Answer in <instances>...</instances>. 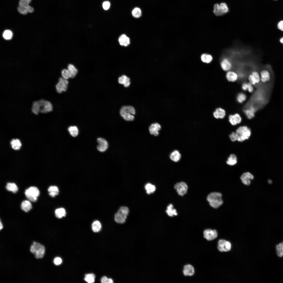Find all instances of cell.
Returning a JSON list of instances; mask_svg holds the SVG:
<instances>
[{
  "mask_svg": "<svg viewBox=\"0 0 283 283\" xmlns=\"http://www.w3.org/2000/svg\"><path fill=\"white\" fill-rule=\"evenodd\" d=\"M221 193L213 192L210 193L208 196L207 200L210 206L214 208H217L223 203Z\"/></svg>",
  "mask_w": 283,
  "mask_h": 283,
  "instance_id": "cell-1",
  "label": "cell"
},
{
  "mask_svg": "<svg viewBox=\"0 0 283 283\" xmlns=\"http://www.w3.org/2000/svg\"><path fill=\"white\" fill-rule=\"evenodd\" d=\"M120 112L121 116L126 120L130 121L134 119V117L132 114H135V110L133 107L123 106L121 108Z\"/></svg>",
  "mask_w": 283,
  "mask_h": 283,
  "instance_id": "cell-2",
  "label": "cell"
},
{
  "mask_svg": "<svg viewBox=\"0 0 283 283\" xmlns=\"http://www.w3.org/2000/svg\"><path fill=\"white\" fill-rule=\"evenodd\" d=\"M129 212V210L127 207L124 206L120 207L115 215L114 219L115 221L119 224L124 223Z\"/></svg>",
  "mask_w": 283,
  "mask_h": 283,
  "instance_id": "cell-3",
  "label": "cell"
},
{
  "mask_svg": "<svg viewBox=\"0 0 283 283\" xmlns=\"http://www.w3.org/2000/svg\"><path fill=\"white\" fill-rule=\"evenodd\" d=\"M236 132L238 136L237 141L240 142L248 139L251 134V129L246 126L240 127L237 129Z\"/></svg>",
  "mask_w": 283,
  "mask_h": 283,
  "instance_id": "cell-4",
  "label": "cell"
},
{
  "mask_svg": "<svg viewBox=\"0 0 283 283\" xmlns=\"http://www.w3.org/2000/svg\"><path fill=\"white\" fill-rule=\"evenodd\" d=\"M30 251L35 254L36 258H41L43 256L45 248L43 246L39 243L34 242L31 246Z\"/></svg>",
  "mask_w": 283,
  "mask_h": 283,
  "instance_id": "cell-5",
  "label": "cell"
},
{
  "mask_svg": "<svg viewBox=\"0 0 283 283\" xmlns=\"http://www.w3.org/2000/svg\"><path fill=\"white\" fill-rule=\"evenodd\" d=\"M26 198L30 201L35 202L39 195L40 192L38 188L35 187H31L26 189L25 192Z\"/></svg>",
  "mask_w": 283,
  "mask_h": 283,
  "instance_id": "cell-6",
  "label": "cell"
},
{
  "mask_svg": "<svg viewBox=\"0 0 283 283\" xmlns=\"http://www.w3.org/2000/svg\"><path fill=\"white\" fill-rule=\"evenodd\" d=\"M40 107V112L42 113H46L52 111V105L51 103L47 101L41 99L39 101Z\"/></svg>",
  "mask_w": 283,
  "mask_h": 283,
  "instance_id": "cell-7",
  "label": "cell"
},
{
  "mask_svg": "<svg viewBox=\"0 0 283 283\" xmlns=\"http://www.w3.org/2000/svg\"><path fill=\"white\" fill-rule=\"evenodd\" d=\"M68 81L63 77L59 78V81L56 86L57 92L59 93L65 91L67 90Z\"/></svg>",
  "mask_w": 283,
  "mask_h": 283,
  "instance_id": "cell-8",
  "label": "cell"
},
{
  "mask_svg": "<svg viewBox=\"0 0 283 283\" xmlns=\"http://www.w3.org/2000/svg\"><path fill=\"white\" fill-rule=\"evenodd\" d=\"M174 188L176 190L178 194L182 196L186 193L188 187L185 183L181 182L175 185Z\"/></svg>",
  "mask_w": 283,
  "mask_h": 283,
  "instance_id": "cell-9",
  "label": "cell"
},
{
  "mask_svg": "<svg viewBox=\"0 0 283 283\" xmlns=\"http://www.w3.org/2000/svg\"><path fill=\"white\" fill-rule=\"evenodd\" d=\"M217 248L220 252L228 251L231 250V244L229 241L224 240H220L218 242Z\"/></svg>",
  "mask_w": 283,
  "mask_h": 283,
  "instance_id": "cell-10",
  "label": "cell"
},
{
  "mask_svg": "<svg viewBox=\"0 0 283 283\" xmlns=\"http://www.w3.org/2000/svg\"><path fill=\"white\" fill-rule=\"evenodd\" d=\"M204 237L208 241H211L216 238L217 236V233L215 230L210 229L205 230L203 232Z\"/></svg>",
  "mask_w": 283,
  "mask_h": 283,
  "instance_id": "cell-11",
  "label": "cell"
},
{
  "mask_svg": "<svg viewBox=\"0 0 283 283\" xmlns=\"http://www.w3.org/2000/svg\"><path fill=\"white\" fill-rule=\"evenodd\" d=\"M254 176L250 173L246 172L243 173L240 177L242 183L247 186L250 184L251 180L254 179Z\"/></svg>",
  "mask_w": 283,
  "mask_h": 283,
  "instance_id": "cell-12",
  "label": "cell"
},
{
  "mask_svg": "<svg viewBox=\"0 0 283 283\" xmlns=\"http://www.w3.org/2000/svg\"><path fill=\"white\" fill-rule=\"evenodd\" d=\"M99 144L97 146L98 150L101 152H103L107 149L108 147V144L107 141L105 139L99 138L97 140Z\"/></svg>",
  "mask_w": 283,
  "mask_h": 283,
  "instance_id": "cell-13",
  "label": "cell"
},
{
  "mask_svg": "<svg viewBox=\"0 0 283 283\" xmlns=\"http://www.w3.org/2000/svg\"><path fill=\"white\" fill-rule=\"evenodd\" d=\"M228 119L229 122L233 126L240 124L242 120L241 116L238 113L230 115Z\"/></svg>",
  "mask_w": 283,
  "mask_h": 283,
  "instance_id": "cell-14",
  "label": "cell"
},
{
  "mask_svg": "<svg viewBox=\"0 0 283 283\" xmlns=\"http://www.w3.org/2000/svg\"><path fill=\"white\" fill-rule=\"evenodd\" d=\"M221 67L225 71L230 70L232 67V64L229 60L227 58H224L220 63Z\"/></svg>",
  "mask_w": 283,
  "mask_h": 283,
  "instance_id": "cell-15",
  "label": "cell"
},
{
  "mask_svg": "<svg viewBox=\"0 0 283 283\" xmlns=\"http://www.w3.org/2000/svg\"><path fill=\"white\" fill-rule=\"evenodd\" d=\"M161 126L157 123L152 124L149 127V129L151 134L157 136L159 134V131L161 129Z\"/></svg>",
  "mask_w": 283,
  "mask_h": 283,
  "instance_id": "cell-16",
  "label": "cell"
},
{
  "mask_svg": "<svg viewBox=\"0 0 283 283\" xmlns=\"http://www.w3.org/2000/svg\"><path fill=\"white\" fill-rule=\"evenodd\" d=\"M226 77L228 81L232 82L236 81L238 77V75L236 73L230 70L227 72Z\"/></svg>",
  "mask_w": 283,
  "mask_h": 283,
  "instance_id": "cell-17",
  "label": "cell"
},
{
  "mask_svg": "<svg viewBox=\"0 0 283 283\" xmlns=\"http://www.w3.org/2000/svg\"><path fill=\"white\" fill-rule=\"evenodd\" d=\"M260 80L264 83L269 81L270 79V75L269 71L266 69H263L260 72Z\"/></svg>",
  "mask_w": 283,
  "mask_h": 283,
  "instance_id": "cell-18",
  "label": "cell"
},
{
  "mask_svg": "<svg viewBox=\"0 0 283 283\" xmlns=\"http://www.w3.org/2000/svg\"><path fill=\"white\" fill-rule=\"evenodd\" d=\"M226 115V112L225 110L220 107L216 108L213 113L214 117L217 119L224 118Z\"/></svg>",
  "mask_w": 283,
  "mask_h": 283,
  "instance_id": "cell-19",
  "label": "cell"
},
{
  "mask_svg": "<svg viewBox=\"0 0 283 283\" xmlns=\"http://www.w3.org/2000/svg\"><path fill=\"white\" fill-rule=\"evenodd\" d=\"M194 269L193 266L191 265L187 264L184 267L183 273L185 276H192L194 273Z\"/></svg>",
  "mask_w": 283,
  "mask_h": 283,
  "instance_id": "cell-20",
  "label": "cell"
},
{
  "mask_svg": "<svg viewBox=\"0 0 283 283\" xmlns=\"http://www.w3.org/2000/svg\"><path fill=\"white\" fill-rule=\"evenodd\" d=\"M118 41L119 44L122 46H127L130 43L129 38L124 34L121 35L118 39Z\"/></svg>",
  "mask_w": 283,
  "mask_h": 283,
  "instance_id": "cell-21",
  "label": "cell"
},
{
  "mask_svg": "<svg viewBox=\"0 0 283 283\" xmlns=\"http://www.w3.org/2000/svg\"><path fill=\"white\" fill-rule=\"evenodd\" d=\"M130 79L125 75H123L119 77L118 79L119 83L121 84H123L125 87H128L130 85Z\"/></svg>",
  "mask_w": 283,
  "mask_h": 283,
  "instance_id": "cell-22",
  "label": "cell"
},
{
  "mask_svg": "<svg viewBox=\"0 0 283 283\" xmlns=\"http://www.w3.org/2000/svg\"><path fill=\"white\" fill-rule=\"evenodd\" d=\"M21 208L22 210L24 211L28 212L31 209L32 204L29 201L25 200L22 203Z\"/></svg>",
  "mask_w": 283,
  "mask_h": 283,
  "instance_id": "cell-23",
  "label": "cell"
},
{
  "mask_svg": "<svg viewBox=\"0 0 283 283\" xmlns=\"http://www.w3.org/2000/svg\"><path fill=\"white\" fill-rule=\"evenodd\" d=\"M49 194L52 197H54L58 194L59 190L58 187L56 186H52L49 187L48 190Z\"/></svg>",
  "mask_w": 283,
  "mask_h": 283,
  "instance_id": "cell-24",
  "label": "cell"
},
{
  "mask_svg": "<svg viewBox=\"0 0 283 283\" xmlns=\"http://www.w3.org/2000/svg\"><path fill=\"white\" fill-rule=\"evenodd\" d=\"M237 162V157L235 155L233 154H231L230 155L226 161L227 164L230 166L234 165Z\"/></svg>",
  "mask_w": 283,
  "mask_h": 283,
  "instance_id": "cell-25",
  "label": "cell"
},
{
  "mask_svg": "<svg viewBox=\"0 0 283 283\" xmlns=\"http://www.w3.org/2000/svg\"><path fill=\"white\" fill-rule=\"evenodd\" d=\"M67 69L70 73L71 78L75 77L78 73V71L74 66L72 64H69L68 66Z\"/></svg>",
  "mask_w": 283,
  "mask_h": 283,
  "instance_id": "cell-26",
  "label": "cell"
},
{
  "mask_svg": "<svg viewBox=\"0 0 283 283\" xmlns=\"http://www.w3.org/2000/svg\"><path fill=\"white\" fill-rule=\"evenodd\" d=\"M166 212L168 215L170 216H173L174 215H177V214L176 210L173 208V206L171 204H170L167 206Z\"/></svg>",
  "mask_w": 283,
  "mask_h": 283,
  "instance_id": "cell-27",
  "label": "cell"
},
{
  "mask_svg": "<svg viewBox=\"0 0 283 283\" xmlns=\"http://www.w3.org/2000/svg\"><path fill=\"white\" fill-rule=\"evenodd\" d=\"M170 157L173 161L177 162L180 160L181 155L178 151L175 150L171 154Z\"/></svg>",
  "mask_w": 283,
  "mask_h": 283,
  "instance_id": "cell-28",
  "label": "cell"
},
{
  "mask_svg": "<svg viewBox=\"0 0 283 283\" xmlns=\"http://www.w3.org/2000/svg\"><path fill=\"white\" fill-rule=\"evenodd\" d=\"M56 217L58 218H61L64 217L66 214L65 209L63 208H60L56 209L55 212Z\"/></svg>",
  "mask_w": 283,
  "mask_h": 283,
  "instance_id": "cell-29",
  "label": "cell"
},
{
  "mask_svg": "<svg viewBox=\"0 0 283 283\" xmlns=\"http://www.w3.org/2000/svg\"><path fill=\"white\" fill-rule=\"evenodd\" d=\"M6 188L8 191H11L14 193L17 192L18 189L17 186L14 183H8Z\"/></svg>",
  "mask_w": 283,
  "mask_h": 283,
  "instance_id": "cell-30",
  "label": "cell"
},
{
  "mask_svg": "<svg viewBox=\"0 0 283 283\" xmlns=\"http://www.w3.org/2000/svg\"><path fill=\"white\" fill-rule=\"evenodd\" d=\"M40 107L39 101H34L32 104L31 108L32 112L35 115H37L40 112Z\"/></svg>",
  "mask_w": 283,
  "mask_h": 283,
  "instance_id": "cell-31",
  "label": "cell"
},
{
  "mask_svg": "<svg viewBox=\"0 0 283 283\" xmlns=\"http://www.w3.org/2000/svg\"><path fill=\"white\" fill-rule=\"evenodd\" d=\"M10 143L12 148L15 150L19 149L21 146L20 141L18 139H12Z\"/></svg>",
  "mask_w": 283,
  "mask_h": 283,
  "instance_id": "cell-32",
  "label": "cell"
},
{
  "mask_svg": "<svg viewBox=\"0 0 283 283\" xmlns=\"http://www.w3.org/2000/svg\"><path fill=\"white\" fill-rule=\"evenodd\" d=\"M276 250L277 255L280 257H283V242L277 244Z\"/></svg>",
  "mask_w": 283,
  "mask_h": 283,
  "instance_id": "cell-33",
  "label": "cell"
},
{
  "mask_svg": "<svg viewBox=\"0 0 283 283\" xmlns=\"http://www.w3.org/2000/svg\"><path fill=\"white\" fill-rule=\"evenodd\" d=\"M201 59L203 62L206 63H210L213 59L212 56L208 54H203L201 56Z\"/></svg>",
  "mask_w": 283,
  "mask_h": 283,
  "instance_id": "cell-34",
  "label": "cell"
},
{
  "mask_svg": "<svg viewBox=\"0 0 283 283\" xmlns=\"http://www.w3.org/2000/svg\"><path fill=\"white\" fill-rule=\"evenodd\" d=\"M101 225L100 222L98 221H94L92 225V231L94 232H97L101 229Z\"/></svg>",
  "mask_w": 283,
  "mask_h": 283,
  "instance_id": "cell-35",
  "label": "cell"
},
{
  "mask_svg": "<svg viewBox=\"0 0 283 283\" xmlns=\"http://www.w3.org/2000/svg\"><path fill=\"white\" fill-rule=\"evenodd\" d=\"M244 112L246 115L249 119H251L254 116V109L253 107H251L245 109Z\"/></svg>",
  "mask_w": 283,
  "mask_h": 283,
  "instance_id": "cell-36",
  "label": "cell"
},
{
  "mask_svg": "<svg viewBox=\"0 0 283 283\" xmlns=\"http://www.w3.org/2000/svg\"><path fill=\"white\" fill-rule=\"evenodd\" d=\"M68 130L70 134L73 137H76L78 134V129L75 126L69 127L68 128Z\"/></svg>",
  "mask_w": 283,
  "mask_h": 283,
  "instance_id": "cell-37",
  "label": "cell"
},
{
  "mask_svg": "<svg viewBox=\"0 0 283 283\" xmlns=\"http://www.w3.org/2000/svg\"><path fill=\"white\" fill-rule=\"evenodd\" d=\"M145 189L146 191V193L148 194L153 193L156 190L155 186L151 184L148 183L145 186Z\"/></svg>",
  "mask_w": 283,
  "mask_h": 283,
  "instance_id": "cell-38",
  "label": "cell"
},
{
  "mask_svg": "<svg viewBox=\"0 0 283 283\" xmlns=\"http://www.w3.org/2000/svg\"><path fill=\"white\" fill-rule=\"evenodd\" d=\"M95 276L93 273L85 275L84 280L89 283H92L95 281Z\"/></svg>",
  "mask_w": 283,
  "mask_h": 283,
  "instance_id": "cell-39",
  "label": "cell"
},
{
  "mask_svg": "<svg viewBox=\"0 0 283 283\" xmlns=\"http://www.w3.org/2000/svg\"><path fill=\"white\" fill-rule=\"evenodd\" d=\"M213 12L217 16H220L224 14L221 11L220 5L218 4L214 5Z\"/></svg>",
  "mask_w": 283,
  "mask_h": 283,
  "instance_id": "cell-40",
  "label": "cell"
},
{
  "mask_svg": "<svg viewBox=\"0 0 283 283\" xmlns=\"http://www.w3.org/2000/svg\"><path fill=\"white\" fill-rule=\"evenodd\" d=\"M13 36V33L12 31L9 30H5L3 34V38L6 40H9L11 39Z\"/></svg>",
  "mask_w": 283,
  "mask_h": 283,
  "instance_id": "cell-41",
  "label": "cell"
},
{
  "mask_svg": "<svg viewBox=\"0 0 283 283\" xmlns=\"http://www.w3.org/2000/svg\"><path fill=\"white\" fill-rule=\"evenodd\" d=\"M247 98L246 95L243 93H240L237 95V99L240 103H242L245 101Z\"/></svg>",
  "mask_w": 283,
  "mask_h": 283,
  "instance_id": "cell-42",
  "label": "cell"
},
{
  "mask_svg": "<svg viewBox=\"0 0 283 283\" xmlns=\"http://www.w3.org/2000/svg\"><path fill=\"white\" fill-rule=\"evenodd\" d=\"M132 14L134 17L136 18H139L141 15V10L138 8H135L133 10Z\"/></svg>",
  "mask_w": 283,
  "mask_h": 283,
  "instance_id": "cell-43",
  "label": "cell"
},
{
  "mask_svg": "<svg viewBox=\"0 0 283 283\" xmlns=\"http://www.w3.org/2000/svg\"><path fill=\"white\" fill-rule=\"evenodd\" d=\"M61 74L62 77L65 79L67 80L71 78L70 73L68 69H63L62 71Z\"/></svg>",
  "mask_w": 283,
  "mask_h": 283,
  "instance_id": "cell-44",
  "label": "cell"
},
{
  "mask_svg": "<svg viewBox=\"0 0 283 283\" xmlns=\"http://www.w3.org/2000/svg\"><path fill=\"white\" fill-rule=\"evenodd\" d=\"M220 6L221 11L224 14L228 12V9L226 3H222L220 4Z\"/></svg>",
  "mask_w": 283,
  "mask_h": 283,
  "instance_id": "cell-45",
  "label": "cell"
},
{
  "mask_svg": "<svg viewBox=\"0 0 283 283\" xmlns=\"http://www.w3.org/2000/svg\"><path fill=\"white\" fill-rule=\"evenodd\" d=\"M28 6L26 7H24L19 6L18 7V10L19 12L21 14H26L29 12L27 8Z\"/></svg>",
  "mask_w": 283,
  "mask_h": 283,
  "instance_id": "cell-46",
  "label": "cell"
},
{
  "mask_svg": "<svg viewBox=\"0 0 283 283\" xmlns=\"http://www.w3.org/2000/svg\"><path fill=\"white\" fill-rule=\"evenodd\" d=\"M31 0H20L19 2V6L26 7L28 6Z\"/></svg>",
  "mask_w": 283,
  "mask_h": 283,
  "instance_id": "cell-47",
  "label": "cell"
},
{
  "mask_svg": "<svg viewBox=\"0 0 283 283\" xmlns=\"http://www.w3.org/2000/svg\"><path fill=\"white\" fill-rule=\"evenodd\" d=\"M251 74L255 79L256 83H258L260 80V77L257 71H254Z\"/></svg>",
  "mask_w": 283,
  "mask_h": 283,
  "instance_id": "cell-48",
  "label": "cell"
},
{
  "mask_svg": "<svg viewBox=\"0 0 283 283\" xmlns=\"http://www.w3.org/2000/svg\"><path fill=\"white\" fill-rule=\"evenodd\" d=\"M231 141L234 142L237 141L238 136L236 132H233L229 135Z\"/></svg>",
  "mask_w": 283,
  "mask_h": 283,
  "instance_id": "cell-49",
  "label": "cell"
},
{
  "mask_svg": "<svg viewBox=\"0 0 283 283\" xmlns=\"http://www.w3.org/2000/svg\"><path fill=\"white\" fill-rule=\"evenodd\" d=\"M101 282L102 283H112L113 280L111 278H108L106 276L103 277L101 279Z\"/></svg>",
  "mask_w": 283,
  "mask_h": 283,
  "instance_id": "cell-50",
  "label": "cell"
},
{
  "mask_svg": "<svg viewBox=\"0 0 283 283\" xmlns=\"http://www.w3.org/2000/svg\"><path fill=\"white\" fill-rule=\"evenodd\" d=\"M248 79L249 83L252 85H254L256 84L255 79L251 74L249 75Z\"/></svg>",
  "mask_w": 283,
  "mask_h": 283,
  "instance_id": "cell-51",
  "label": "cell"
},
{
  "mask_svg": "<svg viewBox=\"0 0 283 283\" xmlns=\"http://www.w3.org/2000/svg\"><path fill=\"white\" fill-rule=\"evenodd\" d=\"M102 6L104 9L105 10H107L110 7V3L108 1H105L103 3Z\"/></svg>",
  "mask_w": 283,
  "mask_h": 283,
  "instance_id": "cell-52",
  "label": "cell"
},
{
  "mask_svg": "<svg viewBox=\"0 0 283 283\" xmlns=\"http://www.w3.org/2000/svg\"><path fill=\"white\" fill-rule=\"evenodd\" d=\"M62 259L60 257H57L55 258L54 260V263L56 265H59L61 264L62 262Z\"/></svg>",
  "mask_w": 283,
  "mask_h": 283,
  "instance_id": "cell-53",
  "label": "cell"
},
{
  "mask_svg": "<svg viewBox=\"0 0 283 283\" xmlns=\"http://www.w3.org/2000/svg\"><path fill=\"white\" fill-rule=\"evenodd\" d=\"M277 28L279 30L283 31V20H281L278 23Z\"/></svg>",
  "mask_w": 283,
  "mask_h": 283,
  "instance_id": "cell-54",
  "label": "cell"
},
{
  "mask_svg": "<svg viewBox=\"0 0 283 283\" xmlns=\"http://www.w3.org/2000/svg\"><path fill=\"white\" fill-rule=\"evenodd\" d=\"M254 90L253 87V85L249 83H248V86L247 88V90L250 92H253Z\"/></svg>",
  "mask_w": 283,
  "mask_h": 283,
  "instance_id": "cell-55",
  "label": "cell"
},
{
  "mask_svg": "<svg viewBox=\"0 0 283 283\" xmlns=\"http://www.w3.org/2000/svg\"><path fill=\"white\" fill-rule=\"evenodd\" d=\"M248 86V83H244L242 85V89L246 91L247 90Z\"/></svg>",
  "mask_w": 283,
  "mask_h": 283,
  "instance_id": "cell-56",
  "label": "cell"
},
{
  "mask_svg": "<svg viewBox=\"0 0 283 283\" xmlns=\"http://www.w3.org/2000/svg\"><path fill=\"white\" fill-rule=\"evenodd\" d=\"M28 12L29 13H32L34 11V8L29 5L28 7Z\"/></svg>",
  "mask_w": 283,
  "mask_h": 283,
  "instance_id": "cell-57",
  "label": "cell"
},
{
  "mask_svg": "<svg viewBox=\"0 0 283 283\" xmlns=\"http://www.w3.org/2000/svg\"><path fill=\"white\" fill-rule=\"evenodd\" d=\"M279 40L280 43L283 45V36Z\"/></svg>",
  "mask_w": 283,
  "mask_h": 283,
  "instance_id": "cell-58",
  "label": "cell"
},
{
  "mask_svg": "<svg viewBox=\"0 0 283 283\" xmlns=\"http://www.w3.org/2000/svg\"><path fill=\"white\" fill-rule=\"evenodd\" d=\"M0 230H1L3 228V226L1 221H0Z\"/></svg>",
  "mask_w": 283,
  "mask_h": 283,
  "instance_id": "cell-59",
  "label": "cell"
},
{
  "mask_svg": "<svg viewBox=\"0 0 283 283\" xmlns=\"http://www.w3.org/2000/svg\"><path fill=\"white\" fill-rule=\"evenodd\" d=\"M274 0V1H277V0Z\"/></svg>",
  "mask_w": 283,
  "mask_h": 283,
  "instance_id": "cell-60",
  "label": "cell"
}]
</instances>
